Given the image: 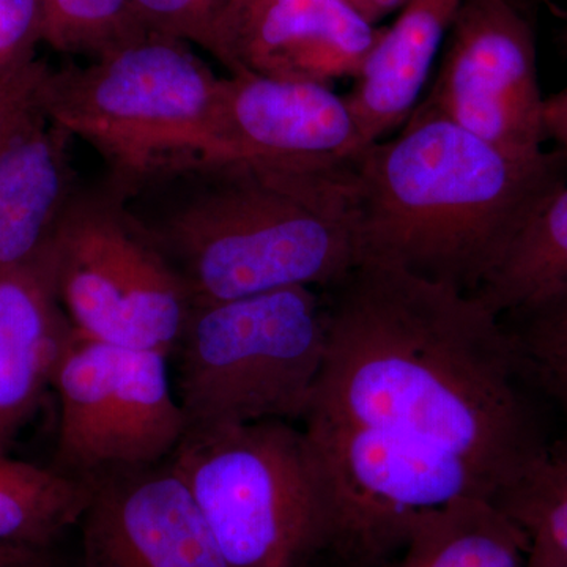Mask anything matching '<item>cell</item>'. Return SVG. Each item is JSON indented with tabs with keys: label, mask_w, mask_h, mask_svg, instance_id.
<instances>
[{
	"label": "cell",
	"mask_w": 567,
	"mask_h": 567,
	"mask_svg": "<svg viewBox=\"0 0 567 567\" xmlns=\"http://www.w3.org/2000/svg\"><path fill=\"white\" fill-rule=\"evenodd\" d=\"M322 290L327 357L308 415L450 454L495 498L546 454L544 398L477 298L375 260Z\"/></svg>",
	"instance_id": "6da1fadb"
},
{
	"label": "cell",
	"mask_w": 567,
	"mask_h": 567,
	"mask_svg": "<svg viewBox=\"0 0 567 567\" xmlns=\"http://www.w3.org/2000/svg\"><path fill=\"white\" fill-rule=\"evenodd\" d=\"M193 306L328 289L363 260L353 159L330 166L171 159L118 185Z\"/></svg>",
	"instance_id": "7a4b0ae2"
},
{
	"label": "cell",
	"mask_w": 567,
	"mask_h": 567,
	"mask_svg": "<svg viewBox=\"0 0 567 567\" xmlns=\"http://www.w3.org/2000/svg\"><path fill=\"white\" fill-rule=\"evenodd\" d=\"M566 169L563 152L503 151L420 103L353 158L363 260L473 297Z\"/></svg>",
	"instance_id": "3957f363"
},
{
	"label": "cell",
	"mask_w": 567,
	"mask_h": 567,
	"mask_svg": "<svg viewBox=\"0 0 567 567\" xmlns=\"http://www.w3.org/2000/svg\"><path fill=\"white\" fill-rule=\"evenodd\" d=\"M177 347L188 431L305 421L327 357L323 290L289 287L193 306Z\"/></svg>",
	"instance_id": "277c9868"
},
{
	"label": "cell",
	"mask_w": 567,
	"mask_h": 567,
	"mask_svg": "<svg viewBox=\"0 0 567 567\" xmlns=\"http://www.w3.org/2000/svg\"><path fill=\"white\" fill-rule=\"evenodd\" d=\"M171 464L230 567H308L330 544L319 465L292 421L192 429Z\"/></svg>",
	"instance_id": "5b68a950"
},
{
	"label": "cell",
	"mask_w": 567,
	"mask_h": 567,
	"mask_svg": "<svg viewBox=\"0 0 567 567\" xmlns=\"http://www.w3.org/2000/svg\"><path fill=\"white\" fill-rule=\"evenodd\" d=\"M219 80L188 41L148 31L89 65L48 71L39 104L48 121L102 155L125 185L196 148Z\"/></svg>",
	"instance_id": "8992f818"
},
{
	"label": "cell",
	"mask_w": 567,
	"mask_h": 567,
	"mask_svg": "<svg viewBox=\"0 0 567 567\" xmlns=\"http://www.w3.org/2000/svg\"><path fill=\"white\" fill-rule=\"evenodd\" d=\"M47 251L78 334L166 354L177 347L192 298L110 178L76 189Z\"/></svg>",
	"instance_id": "52a82bcc"
},
{
	"label": "cell",
	"mask_w": 567,
	"mask_h": 567,
	"mask_svg": "<svg viewBox=\"0 0 567 567\" xmlns=\"http://www.w3.org/2000/svg\"><path fill=\"white\" fill-rule=\"evenodd\" d=\"M330 516V544L360 565L402 550L429 511L492 488L458 458L383 429L306 416Z\"/></svg>",
	"instance_id": "ba28073f"
},
{
	"label": "cell",
	"mask_w": 567,
	"mask_h": 567,
	"mask_svg": "<svg viewBox=\"0 0 567 567\" xmlns=\"http://www.w3.org/2000/svg\"><path fill=\"white\" fill-rule=\"evenodd\" d=\"M167 354L74 331L55 369L59 470L92 480L158 465L188 431L167 374Z\"/></svg>",
	"instance_id": "9c48e42d"
},
{
	"label": "cell",
	"mask_w": 567,
	"mask_h": 567,
	"mask_svg": "<svg viewBox=\"0 0 567 567\" xmlns=\"http://www.w3.org/2000/svg\"><path fill=\"white\" fill-rule=\"evenodd\" d=\"M442 50L420 103L503 151L544 152L546 96L525 0H461Z\"/></svg>",
	"instance_id": "30bf717a"
},
{
	"label": "cell",
	"mask_w": 567,
	"mask_h": 567,
	"mask_svg": "<svg viewBox=\"0 0 567 567\" xmlns=\"http://www.w3.org/2000/svg\"><path fill=\"white\" fill-rule=\"evenodd\" d=\"M363 148L344 96L331 87L238 73L219 80L203 136L177 159L330 166Z\"/></svg>",
	"instance_id": "8fae6325"
},
{
	"label": "cell",
	"mask_w": 567,
	"mask_h": 567,
	"mask_svg": "<svg viewBox=\"0 0 567 567\" xmlns=\"http://www.w3.org/2000/svg\"><path fill=\"white\" fill-rule=\"evenodd\" d=\"M385 31L346 0H224L208 52L229 74L331 87L357 80Z\"/></svg>",
	"instance_id": "7c38bea8"
},
{
	"label": "cell",
	"mask_w": 567,
	"mask_h": 567,
	"mask_svg": "<svg viewBox=\"0 0 567 567\" xmlns=\"http://www.w3.org/2000/svg\"><path fill=\"white\" fill-rule=\"evenodd\" d=\"M89 481L81 567H230L171 462Z\"/></svg>",
	"instance_id": "4fadbf2b"
},
{
	"label": "cell",
	"mask_w": 567,
	"mask_h": 567,
	"mask_svg": "<svg viewBox=\"0 0 567 567\" xmlns=\"http://www.w3.org/2000/svg\"><path fill=\"white\" fill-rule=\"evenodd\" d=\"M47 249L0 278V451L6 453L52 385L74 336Z\"/></svg>",
	"instance_id": "5bb4252c"
},
{
	"label": "cell",
	"mask_w": 567,
	"mask_h": 567,
	"mask_svg": "<svg viewBox=\"0 0 567 567\" xmlns=\"http://www.w3.org/2000/svg\"><path fill=\"white\" fill-rule=\"evenodd\" d=\"M71 140L39 107L0 153V278L41 256L80 188Z\"/></svg>",
	"instance_id": "9a60e30c"
},
{
	"label": "cell",
	"mask_w": 567,
	"mask_h": 567,
	"mask_svg": "<svg viewBox=\"0 0 567 567\" xmlns=\"http://www.w3.org/2000/svg\"><path fill=\"white\" fill-rule=\"evenodd\" d=\"M461 0H406L344 95L363 147L385 140L421 102Z\"/></svg>",
	"instance_id": "2e32d148"
},
{
	"label": "cell",
	"mask_w": 567,
	"mask_h": 567,
	"mask_svg": "<svg viewBox=\"0 0 567 567\" xmlns=\"http://www.w3.org/2000/svg\"><path fill=\"white\" fill-rule=\"evenodd\" d=\"M524 529L487 496H465L413 522L395 567H527Z\"/></svg>",
	"instance_id": "e0dca14e"
},
{
	"label": "cell",
	"mask_w": 567,
	"mask_h": 567,
	"mask_svg": "<svg viewBox=\"0 0 567 567\" xmlns=\"http://www.w3.org/2000/svg\"><path fill=\"white\" fill-rule=\"evenodd\" d=\"M567 292V183L547 197L473 297L502 317Z\"/></svg>",
	"instance_id": "ac0fdd59"
},
{
	"label": "cell",
	"mask_w": 567,
	"mask_h": 567,
	"mask_svg": "<svg viewBox=\"0 0 567 567\" xmlns=\"http://www.w3.org/2000/svg\"><path fill=\"white\" fill-rule=\"evenodd\" d=\"M91 481L14 461L0 451V540L48 548L80 524Z\"/></svg>",
	"instance_id": "d6986e66"
},
{
	"label": "cell",
	"mask_w": 567,
	"mask_h": 567,
	"mask_svg": "<svg viewBox=\"0 0 567 567\" xmlns=\"http://www.w3.org/2000/svg\"><path fill=\"white\" fill-rule=\"evenodd\" d=\"M495 502L524 529L529 551L567 563V431Z\"/></svg>",
	"instance_id": "ffe728a7"
},
{
	"label": "cell",
	"mask_w": 567,
	"mask_h": 567,
	"mask_svg": "<svg viewBox=\"0 0 567 567\" xmlns=\"http://www.w3.org/2000/svg\"><path fill=\"white\" fill-rule=\"evenodd\" d=\"M533 385L567 431V292L499 317Z\"/></svg>",
	"instance_id": "44dd1931"
},
{
	"label": "cell",
	"mask_w": 567,
	"mask_h": 567,
	"mask_svg": "<svg viewBox=\"0 0 567 567\" xmlns=\"http://www.w3.org/2000/svg\"><path fill=\"white\" fill-rule=\"evenodd\" d=\"M44 43L99 59L147 33L130 0H41Z\"/></svg>",
	"instance_id": "7402d4cb"
},
{
	"label": "cell",
	"mask_w": 567,
	"mask_h": 567,
	"mask_svg": "<svg viewBox=\"0 0 567 567\" xmlns=\"http://www.w3.org/2000/svg\"><path fill=\"white\" fill-rule=\"evenodd\" d=\"M147 31L175 37L210 51L224 0H130Z\"/></svg>",
	"instance_id": "603a6c76"
},
{
	"label": "cell",
	"mask_w": 567,
	"mask_h": 567,
	"mask_svg": "<svg viewBox=\"0 0 567 567\" xmlns=\"http://www.w3.org/2000/svg\"><path fill=\"white\" fill-rule=\"evenodd\" d=\"M43 37L41 0H0V81L35 59Z\"/></svg>",
	"instance_id": "cb8c5ba5"
},
{
	"label": "cell",
	"mask_w": 567,
	"mask_h": 567,
	"mask_svg": "<svg viewBox=\"0 0 567 567\" xmlns=\"http://www.w3.org/2000/svg\"><path fill=\"white\" fill-rule=\"evenodd\" d=\"M50 66L33 59L28 65L0 81V153L39 110L41 82Z\"/></svg>",
	"instance_id": "d4e9b609"
},
{
	"label": "cell",
	"mask_w": 567,
	"mask_h": 567,
	"mask_svg": "<svg viewBox=\"0 0 567 567\" xmlns=\"http://www.w3.org/2000/svg\"><path fill=\"white\" fill-rule=\"evenodd\" d=\"M544 130L547 140L557 142L559 152L567 156V85L544 102Z\"/></svg>",
	"instance_id": "484cf974"
},
{
	"label": "cell",
	"mask_w": 567,
	"mask_h": 567,
	"mask_svg": "<svg viewBox=\"0 0 567 567\" xmlns=\"http://www.w3.org/2000/svg\"><path fill=\"white\" fill-rule=\"evenodd\" d=\"M0 567H54L48 548L0 540Z\"/></svg>",
	"instance_id": "4316f807"
},
{
	"label": "cell",
	"mask_w": 567,
	"mask_h": 567,
	"mask_svg": "<svg viewBox=\"0 0 567 567\" xmlns=\"http://www.w3.org/2000/svg\"><path fill=\"white\" fill-rule=\"evenodd\" d=\"M353 7L364 20L371 24L379 25L390 14L399 13L406 3V0H346Z\"/></svg>",
	"instance_id": "83f0119b"
},
{
	"label": "cell",
	"mask_w": 567,
	"mask_h": 567,
	"mask_svg": "<svg viewBox=\"0 0 567 567\" xmlns=\"http://www.w3.org/2000/svg\"><path fill=\"white\" fill-rule=\"evenodd\" d=\"M527 567H567V563L557 561L547 557H540V555L532 554L528 555Z\"/></svg>",
	"instance_id": "f1b7e54d"
}]
</instances>
